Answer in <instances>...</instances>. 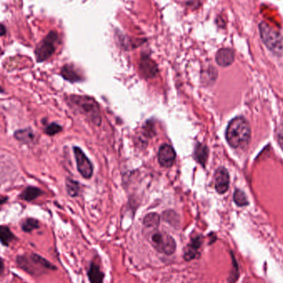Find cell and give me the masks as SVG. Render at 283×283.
Instances as JSON below:
<instances>
[{"mask_svg": "<svg viewBox=\"0 0 283 283\" xmlns=\"http://www.w3.org/2000/svg\"><path fill=\"white\" fill-rule=\"evenodd\" d=\"M225 138L233 148H247L251 139V129L248 122L241 116L233 119L226 129Z\"/></svg>", "mask_w": 283, "mask_h": 283, "instance_id": "obj_1", "label": "cell"}, {"mask_svg": "<svg viewBox=\"0 0 283 283\" xmlns=\"http://www.w3.org/2000/svg\"><path fill=\"white\" fill-rule=\"evenodd\" d=\"M67 103L73 110L86 118L88 121L96 126L101 125V111L94 99L86 96L71 95L67 97Z\"/></svg>", "mask_w": 283, "mask_h": 283, "instance_id": "obj_2", "label": "cell"}, {"mask_svg": "<svg viewBox=\"0 0 283 283\" xmlns=\"http://www.w3.org/2000/svg\"><path fill=\"white\" fill-rule=\"evenodd\" d=\"M19 267L33 276H40L46 270H56V267L48 260L37 253L17 257Z\"/></svg>", "mask_w": 283, "mask_h": 283, "instance_id": "obj_3", "label": "cell"}, {"mask_svg": "<svg viewBox=\"0 0 283 283\" xmlns=\"http://www.w3.org/2000/svg\"><path fill=\"white\" fill-rule=\"evenodd\" d=\"M259 33L265 46L276 55L283 54V36L267 23H260Z\"/></svg>", "mask_w": 283, "mask_h": 283, "instance_id": "obj_4", "label": "cell"}, {"mask_svg": "<svg viewBox=\"0 0 283 283\" xmlns=\"http://www.w3.org/2000/svg\"><path fill=\"white\" fill-rule=\"evenodd\" d=\"M59 39L58 33L56 31H51L46 38L37 45L34 50L37 62L42 63L52 57L56 52V44L58 43Z\"/></svg>", "mask_w": 283, "mask_h": 283, "instance_id": "obj_5", "label": "cell"}, {"mask_svg": "<svg viewBox=\"0 0 283 283\" xmlns=\"http://www.w3.org/2000/svg\"><path fill=\"white\" fill-rule=\"evenodd\" d=\"M149 242L157 253L164 255H172L176 251L177 245L173 237L163 232L155 229V231L150 235Z\"/></svg>", "mask_w": 283, "mask_h": 283, "instance_id": "obj_6", "label": "cell"}, {"mask_svg": "<svg viewBox=\"0 0 283 283\" xmlns=\"http://www.w3.org/2000/svg\"><path fill=\"white\" fill-rule=\"evenodd\" d=\"M73 151L75 154L78 171L85 179L91 177L93 172H94V168H93L91 162L89 161V158L85 156L84 152L80 148L74 147Z\"/></svg>", "mask_w": 283, "mask_h": 283, "instance_id": "obj_7", "label": "cell"}, {"mask_svg": "<svg viewBox=\"0 0 283 283\" xmlns=\"http://www.w3.org/2000/svg\"><path fill=\"white\" fill-rule=\"evenodd\" d=\"M203 244V238L202 235H195L192 237L189 243L186 244L183 252V258L186 262H191L198 259L201 257V248Z\"/></svg>", "mask_w": 283, "mask_h": 283, "instance_id": "obj_8", "label": "cell"}, {"mask_svg": "<svg viewBox=\"0 0 283 283\" xmlns=\"http://www.w3.org/2000/svg\"><path fill=\"white\" fill-rule=\"evenodd\" d=\"M139 69L141 74L145 78H154L159 71L157 63L148 54L141 56Z\"/></svg>", "mask_w": 283, "mask_h": 283, "instance_id": "obj_9", "label": "cell"}, {"mask_svg": "<svg viewBox=\"0 0 283 283\" xmlns=\"http://www.w3.org/2000/svg\"><path fill=\"white\" fill-rule=\"evenodd\" d=\"M175 159V150L168 144L161 146L158 151V162L163 167H171Z\"/></svg>", "mask_w": 283, "mask_h": 283, "instance_id": "obj_10", "label": "cell"}, {"mask_svg": "<svg viewBox=\"0 0 283 283\" xmlns=\"http://www.w3.org/2000/svg\"><path fill=\"white\" fill-rule=\"evenodd\" d=\"M215 184L216 192L219 194H225L229 186V175L225 167H220L215 174Z\"/></svg>", "mask_w": 283, "mask_h": 283, "instance_id": "obj_11", "label": "cell"}, {"mask_svg": "<svg viewBox=\"0 0 283 283\" xmlns=\"http://www.w3.org/2000/svg\"><path fill=\"white\" fill-rule=\"evenodd\" d=\"M60 75L64 80H67L70 83H76L84 80V78L80 75L77 69L71 64H66L62 66Z\"/></svg>", "mask_w": 283, "mask_h": 283, "instance_id": "obj_12", "label": "cell"}, {"mask_svg": "<svg viewBox=\"0 0 283 283\" xmlns=\"http://www.w3.org/2000/svg\"><path fill=\"white\" fill-rule=\"evenodd\" d=\"M235 55L230 48H221L216 52V61L219 66L227 67L234 63Z\"/></svg>", "mask_w": 283, "mask_h": 283, "instance_id": "obj_13", "label": "cell"}, {"mask_svg": "<svg viewBox=\"0 0 283 283\" xmlns=\"http://www.w3.org/2000/svg\"><path fill=\"white\" fill-rule=\"evenodd\" d=\"M87 276L89 283H104L106 275L101 270L100 265L96 261H91L89 263V269L87 271Z\"/></svg>", "mask_w": 283, "mask_h": 283, "instance_id": "obj_14", "label": "cell"}, {"mask_svg": "<svg viewBox=\"0 0 283 283\" xmlns=\"http://www.w3.org/2000/svg\"><path fill=\"white\" fill-rule=\"evenodd\" d=\"M14 137L17 141H19V143H21L24 145L33 144V142L35 140V134L30 127L16 130L14 132Z\"/></svg>", "mask_w": 283, "mask_h": 283, "instance_id": "obj_15", "label": "cell"}, {"mask_svg": "<svg viewBox=\"0 0 283 283\" xmlns=\"http://www.w3.org/2000/svg\"><path fill=\"white\" fill-rule=\"evenodd\" d=\"M44 194V192L42 191L40 188L29 185L21 192V194L19 195V199L23 200L24 202H32Z\"/></svg>", "mask_w": 283, "mask_h": 283, "instance_id": "obj_16", "label": "cell"}, {"mask_svg": "<svg viewBox=\"0 0 283 283\" xmlns=\"http://www.w3.org/2000/svg\"><path fill=\"white\" fill-rule=\"evenodd\" d=\"M209 149L206 145L202 143H197L194 151V158L198 163L202 166H206V162L208 159Z\"/></svg>", "mask_w": 283, "mask_h": 283, "instance_id": "obj_17", "label": "cell"}, {"mask_svg": "<svg viewBox=\"0 0 283 283\" xmlns=\"http://www.w3.org/2000/svg\"><path fill=\"white\" fill-rule=\"evenodd\" d=\"M230 255H231L232 260V269L229 272V276L228 277V283H236L239 278V263L232 251H230Z\"/></svg>", "mask_w": 283, "mask_h": 283, "instance_id": "obj_18", "label": "cell"}, {"mask_svg": "<svg viewBox=\"0 0 283 283\" xmlns=\"http://www.w3.org/2000/svg\"><path fill=\"white\" fill-rule=\"evenodd\" d=\"M15 235L13 234L10 228L5 225H0V242L3 245L9 246L10 243L15 239Z\"/></svg>", "mask_w": 283, "mask_h": 283, "instance_id": "obj_19", "label": "cell"}, {"mask_svg": "<svg viewBox=\"0 0 283 283\" xmlns=\"http://www.w3.org/2000/svg\"><path fill=\"white\" fill-rule=\"evenodd\" d=\"M161 217L157 213L148 214L145 217L143 218V224L145 227L148 229H157L159 226Z\"/></svg>", "mask_w": 283, "mask_h": 283, "instance_id": "obj_20", "label": "cell"}, {"mask_svg": "<svg viewBox=\"0 0 283 283\" xmlns=\"http://www.w3.org/2000/svg\"><path fill=\"white\" fill-rule=\"evenodd\" d=\"M66 190L67 194L71 197H78L80 193V184L71 178H66Z\"/></svg>", "mask_w": 283, "mask_h": 283, "instance_id": "obj_21", "label": "cell"}, {"mask_svg": "<svg viewBox=\"0 0 283 283\" xmlns=\"http://www.w3.org/2000/svg\"><path fill=\"white\" fill-rule=\"evenodd\" d=\"M162 220L168 223L172 227L178 228L180 226V218L173 211H165L162 215Z\"/></svg>", "mask_w": 283, "mask_h": 283, "instance_id": "obj_22", "label": "cell"}, {"mask_svg": "<svg viewBox=\"0 0 283 283\" xmlns=\"http://www.w3.org/2000/svg\"><path fill=\"white\" fill-rule=\"evenodd\" d=\"M21 228L23 231L30 233L39 228V221L34 218H27L22 222Z\"/></svg>", "mask_w": 283, "mask_h": 283, "instance_id": "obj_23", "label": "cell"}, {"mask_svg": "<svg viewBox=\"0 0 283 283\" xmlns=\"http://www.w3.org/2000/svg\"><path fill=\"white\" fill-rule=\"evenodd\" d=\"M234 202L237 206L243 207V206H248V201L247 199L244 192H242L241 190H236L234 194Z\"/></svg>", "mask_w": 283, "mask_h": 283, "instance_id": "obj_24", "label": "cell"}, {"mask_svg": "<svg viewBox=\"0 0 283 283\" xmlns=\"http://www.w3.org/2000/svg\"><path fill=\"white\" fill-rule=\"evenodd\" d=\"M44 131L48 136H54L62 131V127L56 123H52L45 127Z\"/></svg>", "mask_w": 283, "mask_h": 283, "instance_id": "obj_25", "label": "cell"}, {"mask_svg": "<svg viewBox=\"0 0 283 283\" xmlns=\"http://www.w3.org/2000/svg\"><path fill=\"white\" fill-rule=\"evenodd\" d=\"M143 133L146 137L152 138L156 135V130H155L154 124L152 121H147L143 127Z\"/></svg>", "mask_w": 283, "mask_h": 283, "instance_id": "obj_26", "label": "cell"}, {"mask_svg": "<svg viewBox=\"0 0 283 283\" xmlns=\"http://www.w3.org/2000/svg\"><path fill=\"white\" fill-rule=\"evenodd\" d=\"M6 34H7V28L4 24H0V37H4Z\"/></svg>", "mask_w": 283, "mask_h": 283, "instance_id": "obj_27", "label": "cell"}, {"mask_svg": "<svg viewBox=\"0 0 283 283\" xmlns=\"http://www.w3.org/2000/svg\"><path fill=\"white\" fill-rule=\"evenodd\" d=\"M8 201H9V197H0V206H2V205H4V204L6 203Z\"/></svg>", "mask_w": 283, "mask_h": 283, "instance_id": "obj_28", "label": "cell"}, {"mask_svg": "<svg viewBox=\"0 0 283 283\" xmlns=\"http://www.w3.org/2000/svg\"><path fill=\"white\" fill-rule=\"evenodd\" d=\"M277 140H278L279 146H280L281 149L283 150V135H279Z\"/></svg>", "mask_w": 283, "mask_h": 283, "instance_id": "obj_29", "label": "cell"}, {"mask_svg": "<svg viewBox=\"0 0 283 283\" xmlns=\"http://www.w3.org/2000/svg\"><path fill=\"white\" fill-rule=\"evenodd\" d=\"M5 93H6V91H5V89H4V88H3L2 86H1V85H0V94H5Z\"/></svg>", "mask_w": 283, "mask_h": 283, "instance_id": "obj_30", "label": "cell"}, {"mask_svg": "<svg viewBox=\"0 0 283 283\" xmlns=\"http://www.w3.org/2000/svg\"><path fill=\"white\" fill-rule=\"evenodd\" d=\"M3 271H4V265L2 262H0V274L2 273Z\"/></svg>", "mask_w": 283, "mask_h": 283, "instance_id": "obj_31", "label": "cell"}, {"mask_svg": "<svg viewBox=\"0 0 283 283\" xmlns=\"http://www.w3.org/2000/svg\"><path fill=\"white\" fill-rule=\"evenodd\" d=\"M280 135H283V134H280Z\"/></svg>", "mask_w": 283, "mask_h": 283, "instance_id": "obj_32", "label": "cell"}]
</instances>
